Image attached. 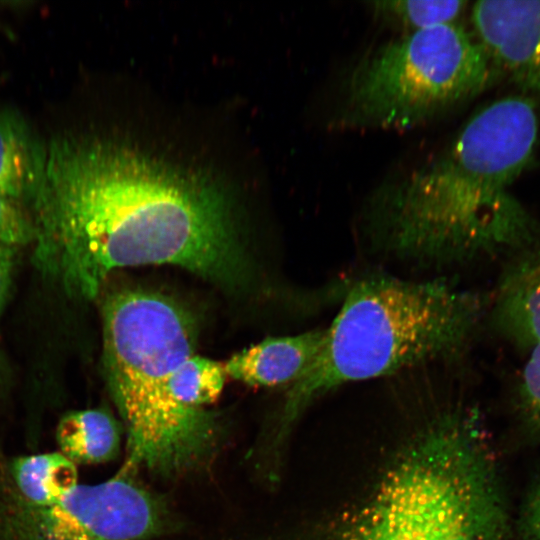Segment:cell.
Masks as SVG:
<instances>
[{
  "label": "cell",
  "mask_w": 540,
  "mask_h": 540,
  "mask_svg": "<svg viewBox=\"0 0 540 540\" xmlns=\"http://www.w3.org/2000/svg\"><path fill=\"white\" fill-rule=\"evenodd\" d=\"M33 263L67 296L97 297L115 270L172 265L229 291L251 264L232 201L215 182L100 135L44 148L33 197Z\"/></svg>",
  "instance_id": "6da1fadb"
},
{
  "label": "cell",
  "mask_w": 540,
  "mask_h": 540,
  "mask_svg": "<svg viewBox=\"0 0 540 540\" xmlns=\"http://www.w3.org/2000/svg\"><path fill=\"white\" fill-rule=\"evenodd\" d=\"M538 131L531 98L491 103L434 158L373 193L369 231L397 255L438 262L528 244L535 224L511 187L534 157Z\"/></svg>",
  "instance_id": "7a4b0ae2"
},
{
  "label": "cell",
  "mask_w": 540,
  "mask_h": 540,
  "mask_svg": "<svg viewBox=\"0 0 540 540\" xmlns=\"http://www.w3.org/2000/svg\"><path fill=\"white\" fill-rule=\"evenodd\" d=\"M101 315L104 379L127 428L123 472L172 476L199 465L216 446L215 417L180 405L169 390L176 367L195 354L194 317L174 299L142 288L109 293Z\"/></svg>",
  "instance_id": "3957f363"
},
{
  "label": "cell",
  "mask_w": 540,
  "mask_h": 540,
  "mask_svg": "<svg viewBox=\"0 0 540 540\" xmlns=\"http://www.w3.org/2000/svg\"><path fill=\"white\" fill-rule=\"evenodd\" d=\"M483 310L480 295L444 280L375 276L355 283L325 329L316 359L290 384L282 426L288 428L312 401L340 385L457 355Z\"/></svg>",
  "instance_id": "277c9868"
},
{
  "label": "cell",
  "mask_w": 540,
  "mask_h": 540,
  "mask_svg": "<svg viewBox=\"0 0 540 540\" xmlns=\"http://www.w3.org/2000/svg\"><path fill=\"white\" fill-rule=\"evenodd\" d=\"M499 74L474 34L457 23L403 33L346 76L339 128L408 130L481 94Z\"/></svg>",
  "instance_id": "5b68a950"
},
{
  "label": "cell",
  "mask_w": 540,
  "mask_h": 540,
  "mask_svg": "<svg viewBox=\"0 0 540 540\" xmlns=\"http://www.w3.org/2000/svg\"><path fill=\"white\" fill-rule=\"evenodd\" d=\"M3 458L0 449V540H143L163 525L159 502L120 476L79 484L52 503L28 502L12 487Z\"/></svg>",
  "instance_id": "8992f818"
},
{
  "label": "cell",
  "mask_w": 540,
  "mask_h": 540,
  "mask_svg": "<svg viewBox=\"0 0 540 540\" xmlns=\"http://www.w3.org/2000/svg\"><path fill=\"white\" fill-rule=\"evenodd\" d=\"M472 415L432 424L435 456L420 540H505L507 513L494 465Z\"/></svg>",
  "instance_id": "52a82bcc"
},
{
  "label": "cell",
  "mask_w": 540,
  "mask_h": 540,
  "mask_svg": "<svg viewBox=\"0 0 540 540\" xmlns=\"http://www.w3.org/2000/svg\"><path fill=\"white\" fill-rule=\"evenodd\" d=\"M435 442L429 426L383 478L356 540H420L428 509Z\"/></svg>",
  "instance_id": "ba28073f"
},
{
  "label": "cell",
  "mask_w": 540,
  "mask_h": 540,
  "mask_svg": "<svg viewBox=\"0 0 540 540\" xmlns=\"http://www.w3.org/2000/svg\"><path fill=\"white\" fill-rule=\"evenodd\" d=\"M471 20L498 72L540 101V0L478 1Z\"/></svg>",
  "instance_id": "9c48e42d"
},
{
  "label": "cell",
  "mask_w": 540,
  "mask_h": 540,
  "mask_svg": "<svg viewBox=\"0 0 540 540\" xmlns=\"http://www.w3.org/2000/svg\"><path fill=\"white\" fill-rule=\"evenodd\" d=\"M325 329L267 338L233 354L224 364L227 376L252 386L292 384L312 365Z\"/></svg>",
  "instance_id": "30bf717a"
},
{
  "label": "cell",
  "mask_w": 540,
  "mask_h": 540,
  "mask_svg": "<svg viewBox=\"0 0 540 540\" xmlns=\"http://www.w3.org/2000/svg\"><path fill=\"white\" fill-rule=\"evenodd\" d=\"M495 317L513 341L529 349L540 347V252L506 273L497 292Z\"/></svg>",
  "instance_id": "8fae6325"
},
{
  "label": "cell",
  "mask_w": 540,
  "mask_h": 540,
  "mask_svg": "<svg viewBox=\"0 0 540 540\" xmlns=\"http://www.w3.org/2000/svg\"><path fill=\"white\" fill-rule=\"evenodd\" d=\"M44 147L20 114L0 109V195L30 202L41 177Z\"/></svg>",
  "instance_id": "7c38bea8"
},
{
  "label": "cell",
  "mask_w": 540,
  "mask_h": 540,
  "mask_svg": "<svg viewBox=\"0 0 540 540\" xmlns=\"http://www.w3.org/2000/svg\"><path fill=\"white\" fill-rule=\"evenodd\" d=\"M3 462L14 490L34 504L55 502L79 485L76 464L59 451L13 457L4 453Z\"/></svg>",
  "instance_id": "4fadbf2b"
},
{
  "label": "cell",
  "mask_w": 540,
  "mask_h": 540,
  "mask_svg": "<svg viewBox=\"0 0 540 540\" xmlns=\"http://www.w3.org/2000/svg\"><path fill=\"white\" fill-rule=\"evenodd\" d=\"M56 442L59 452L75 464L103 463L118 452L119 428L105 410L69 411L58 421Z\"/></svg>",
  "instance_id": "5bb4252c"
},
{
  "label": "cell",
  "mask_w": 540,
  "mask_h": 540,
  "mask_svg": "<svg viewBox=\"0 0 540 540\" xmlns=\"http://www.w3.org/2000/svg\"><path fill=\"white\" fill-rule=\"evenodd\" d=\"M467 5L462 0H376L367 2L372 14L404 33L456 23Z\"/></svg>",
  "instance_id": "9a60e30c"
},
{
  "label": "cell",
  "mask_w": 540,
  "mask_h": 540,
  "mask_svg": "<svg viewBox=\"0 0 540 540\" xmlns=\"http://www.w3.org/2000/svg\"><path fill=\"white\" fill-rule=\"evenodd\" d=\"M226 376L224 364L195 353L176 367L169 390L180 405L206 409L221 394Z\"/></svg>",
  "instance_id": "2e32d148"
},
{
  "label": "cell",
  "mask_w": 540,
  "mask_h": 540,
  "mask_svg": "<svg viewBox=\"0 0 540 540\" xmlns=\"http://www.w3.org/2000/svg\"><path fill=\"white\" fill-rule=\"evenodd\" d=\"M33 218L17 201L0 195V244L18 247L34 243Z\"/></svg>",
  "instance_id": "e0dca14e"
},
{
  "label": "cell",
  "mask_w": 540,
  "mask_h": 540,
  "mask_svg": "<svg viewBox=\"0 0 540 540\" xmlns=\"http://www.w3.org/2000/svg\"><path fill=\"white\" fill-rule=\"evenodd\" d=\"M519 384L520 397L526 414L540 429V347L530 349Z\"/></svg>",
  "instance_id": "ac0fdd59"
},
{
  "label": "cell",
  "mask_w": 540,
  "mask_h": 540,
  "mask_svg": "<svg viewBox=\"0 0 540 540\" xmlns=\"http://www.w3.org/2000/svg\"><path fill=\"white\" fill-rule=\"evenodd\" d=\"M15 266V248L0 244V313L6 305Z\"/></svg>",
  "instance_id": "d6986e66"
},
{
  "label": "cell",
  "mask_w": 540,
  "mask_h": 540,
  "mask_svg": "<svg viewBox=\"0 0 540 540\" xmlns=\"http://www.w3.org/2000/svg\"><path fill=\"white\" fill-rule=\"evenodd\" d=\"M525 528L530 540H540V485L528 504Z\"/></svg>",
  "instance_id": "ffe728a7"
},
{
  "label": "cell",
  "mask_w": 540,
  "mask_h": 540,
  "mask_svg": "<svg viewBox=\"0 0 540 540\" xmlns=\"http://www.w3.org/2000/svg\"><path fill=\"white\" fill-rule=\"evenodd\" d=\"M3 381H4V366H3L2 359L0 357V388L3 384Z\"/></svg>",
  "instance_id": "44dd1931"
}]
</instances>
